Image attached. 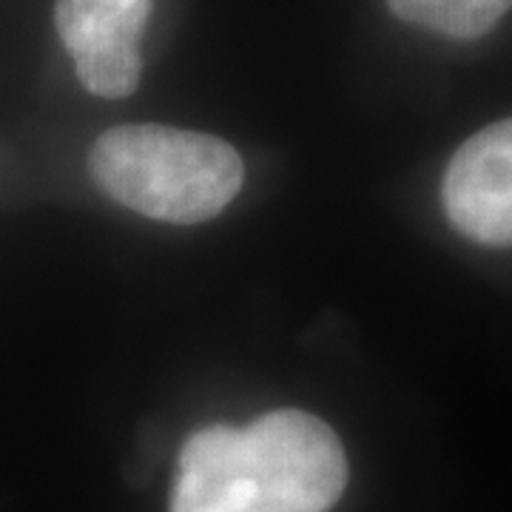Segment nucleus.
<instances>
[{
    "instance_id": "1",
    "label": "nucleus",
    "mask_w": 512,
    "mask_h": 512,
    "mask_svg": "<svg viewBox=\"0 0 512 512\" xmlns=\"http://www.w3.org/2000/svg\"><path fill=\"white\" fill-rule=\"evenodd\" d=\"M94 183L148 220L194 225L217 217L242 188L245 165L214 134L171 126H117L89 151Z\"/></svg>"
},
{
    "instance_id": "5",
    "label": "nucleus",
    "mask_w": 512,
    "mask_h": 512,
    "mask_svg": "<svg viewBox=\"0 0 512 512\" xmlns=\"http://www.w3.org/2000/svg\"><path fill=\"white\" fill-rule=\"evenodd\" d=\"M171 512H262L242 430L217 424L185 441Z\"/></svg>"
},
{
    "instance_id": "4",
    "label": "nucleus",
    "mask_w": 512,
    "mask_h": 512,
    "mask_svg": "<svg viewBox=\"0 0 512 512\" xmlns=\"http://www.w3.org/2000/svg\"><path fill=\"white\" fill-rule=\"evenodd\" d=\"M441 200L458 234L493 248L512 245V117L481 128L458 148Z\"/></svg>"
},
{
    "instance_id": "3",
    "label": "nucleus",
    "mask_w": 512,
    "mask_h": 512,
    "mask_svg": "<svg viewBox=\"0 0 512 512\" xmlns=\"http://www.w3.org/2000/svg\"><path fill=\"white\" fill-rule=\"evenodd\" d=\"M151 0H57L55 26L80 83L103 100L137 92Z\"/></svg>"
},
{
    "instance_id": "2",
    "label": "nucleus",
    "mask_w": 512,
    "mask_h": 512,
    "mask_svg": "<svg viewBox=\"0 0 512 512\" xmlns=\"http://www.w3.org/2000/svg\"><path fill=\"white\" fill-rule=\"evenodd\" d=\"M262 512H328L348 484L342 441L322 419L276 410L242 430Z\"/></svg>"
},
{
    "instance_id": "6",
    "label": "nucleus",
    "mask_w": 512,
    "mask_h": 512,
    "mask_svg": "<svg viewBox=\"0 0 512 512\" xmlns=\"http://www.w3.org/2000/svg\"><path fill=\"white\" fill-rule=\"evenodd\" d=\"M390 12L410 26L450 40H476L493 32L512 0H387Z\"/></svg>"
}]
</instances>
